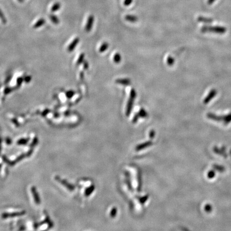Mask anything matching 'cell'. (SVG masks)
Instances as JSON below:
<instances>
[{
	"instance_id": "1",
	"label": "cell",
	"mask_w": 231,
	"mask_h": 231,
	"mask_svg": "<svg viewBox=\"0 0 231 231\" xmlns=\"http://www.w3.org/2000/svg\"><path fill=\"white\" fill-rule=\"evenodd\" d=\"M201 32L203 33L213 32L216 33L224 34L226 32V29L222 26H204L201 29Z\"/></svg>"
},
{
	"instance_id": "2",
	"label": "cell",
	"mask_w": 231,
	"mask_h": 231,
	"mask_svg": "<svg viewBox=\"0 0 231 231\" xmlns=\"http://www.w3.org/2000/svg\"><path fill=\"white\" fill-rule=\"evenodd\" d=\"M136 96H137V94H136V92H135L134 89H132L131 91L130 99L128 100L127 106V114L130 113Z\"/></svg>"
},
{
	"instance_id": "3",
	"label": "cell",
	"mask_w": 231,
	"mask_h": 231,
	"mask_svg": "<svg viewBox=\"0 0 231 231\" xmlns=\"http://www.w3.org/2000/svg\"><path fill=\"white\" fill-rule=\"evenodd\" d=\"M217 94V91L216 90V89L211 90V91L209 92V94L207 95V97L204 100L203 102H204V104H208L209 103V102L211 101V100L213 99V97H215L216 96Z\"/></svg>"
},
{
	"instance_id": "4",
	"label": "cell",
	"mask_w": 231,
	"mask_h": 231,
	"mask_svg": "<svg viewBox=\"0 0 231 231\" xmlns=\"http://www.w3.org/2000/svg\"><path fill=\"white\" fill-rule=\"evenodd\" d=\"M117 83L124 85H128L131 83V80L128 79H119L116 81Z\"/></svg>"
},
{
	"instance_id": "5",
	"label": "cell",
	"mask_w": 231,
	"mask_h": 231,
	"mask_svg": "<svg viewBox=\"0 0 231 231\" xmlns=\"http://www.w3.org/2000/svg\"><path fill=\"white\" fill-rule=\"evenodd\" d=\"M199 22H204V23H211L212 22V19L211 18H206L204 17L200 16L198 19Z\"/></svg>"
},
{
	"instance_id": "6",
	"label": "cell",
	"mask_w": 231,
	"mask_h": 231,
	"mask_svg": "<svg viewBox=\"0 0 231 231\" xmlns=\"http://www.w3.org/2000/svg\"><path fill=\"white\" fill-rule=\"evenodd\" d=\"M125 19L130 22H135L138 20V18L134 15H127L126 16Z\"/></svg>"
},
{
	"instance_id": "7",
	"label": "cell",
	"mask_w": 231,
	"mask_h": 231,
	"mask_svg": "<svg viewBox=\"0 0 231 231\" xmlns=\"http://www.w3.org/2000/svg\"><path fill=\"white\" fill-rule=\"evenodd\" d=\"M93 21H94V17L93 16H90L88 18V19L87 24V30H89L91 29L93 23Z\"/></svg>"
},
{
	"instance_id": "8",
	"label": "cell",
	"mask_w": 231,
	"mask_h": 231,
	"mask_svg": "<svg viewBox=\"0 0 231 231\" xmlns=\"http://www.w3.org/2000/svg\"><path fill=\"white\" fill-rule=\"evenodd\" d=\"M114 61L116 63H119L121 61V56L118 53L115 54L114 57Z\"/></svg>"
},
{
	"instance_id": "9",
	"label": "cell",
	"mask_w": 231,
	"mask_h": 231,
	"mask_svg": "<svg viewBox=\"0 0 231 231\" xmlns=\"http://www.w3.org/2000/svg\"><path fill=\"white\" fill-rule=\"evenodd\" d=\"M108 47H109V45L108 43H104L103 45L101 46V48L100 49V52H104L108 49Z\"/></svg>"
},
{
	"instance_id": "10",
	"label": "cell",
	"mask_w": 231,
	"mask_h": 231,
	"mask_svg": "<svg viewBox=\"0 0 231 231\" xmlns=\"http://www.w3.org/2000/svg\"><path fill=\"white\" fill-rule=\"evenodd\" d=\"M174 62H175L174 59H173L172 57L169 56L168 58V59H167V63L168 64V65L171 66V65H172L173 64Z\"/></svg>"
},
{
	"instance_id": "11",
	"label": "cell",
	"mask_w": 231,
	"mask_h": 231,
	"mask_svg": "<svg viewBox=\"0 0 231 231\" xmlns=\"http://www.w3.org/2000/svg\"><path fill=\"white\" fill-rule=\"evenodd\" d=\"M60 7H61V5H60L59 3H56L54 4V5L53 6L52 10H53V11H56L57 10H58Z\"/></svg>"
},
{
	"instance_id": "12",
	"label": "cell",
	"mask_w": 231,
	"mask_h": 231,
	"mask_svg": "<svg viewBox=\"0 0 231 231\" xmlns=\"http://www.w3.org/2000/svg\"><path fill=\"white\" fill-rule=\"evenodd\" d=\"M132 2L133 0H124V5H125V6H129L131 5Z\"/></svg>"
},
{
	"instance_id": "13",
	"label": "cell",
	"mask_w": 231,
	"mask_h": 231,
	"mask_svg": "<svg viewBox=\"0 0 231 231\" xmlns=\"http://www.w3.org/2000/svg\"><path fill=\"white\" fill-rule=\"evenodd\" d=\"M216 0H208V4L209 5H211L214 2H215Z\"/></svg>"
},
{
	"instance_id": "14",
	"label": "cell",
	"mask_w": 231,
	"mask_h": 231,
	"mask_svg": "<svg viewBox=\"0 0 231 231\" xmlns=\"http://www.w3.org/2000/svg\"><path fill=\"white\" fill-rule=\"evenodd\" d=\"M19 2H22V0H18Z\"/></svg>"
}]
</instances>
